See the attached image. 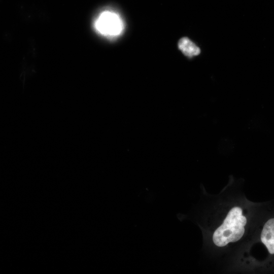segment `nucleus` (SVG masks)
<instances>
[{
    "label": "nucleus",
    "mask_w": 274,
    "mask_h": 274,
    "mask_svg": "<svg viewBox=\"0 0 274 274\" xmlns=\"http://www.w3.org/2000/svg\"><path fill=\"white\" fill-rule=\"evenodd\" d=\"M247 219L242 214V210L234 207L228 212L223 224L214 232L213 241L218 247H224L229 243L240 239L245 232Z\"/></svg>",
    "instance_id": "obj_1"
},
{
    "label": "nucleus",
    "mask_w": 274,
    "mask_h": 274,
    "mask_svg": "<svg viewBox=\"0 0 274 274\" xmlns=\"http://www.w3.org/2000/svg\"><path fill=\"white\" fill-rule=\"evenodd\" d=\"M96 30L100 34L113 37L120 33L122 24L120 17L111 11L102 12L95 22Z\"/></svg>",
    "instance_id": "obj_2"
},
{
    "label": "nucleus",
    "mask_w": 274,
    "mask_h": 274,
    "mask_svg": "<svg viewBox=\"0 0 274 274\" xmlns=\"http://www.w3.org/2000/svg\"><path fill=\"white\" fill-rule=\"evenodd\" d=\"M261 240L269 253L274 254V218L268 220L264 224Z\"/></svg>",
    "instance_id": "obj_3"
},
{
    "label": "nucleus",
    "mask_w": 274,
    "mask_h": 274,
    "mask_svg": "<svg viewBox=\"0 0 274 274\" xmlns=\"http://www.w3.org/2000/svg\"><path fill=\"white\" fill-rule=\"evenodd\" d=\"M178 47L185 56L189 57L198 55L200 52V48L186 37L182 38L179 41Z\"/></svg>",
    "instance_id": "obj_4"
}]
</instances>
